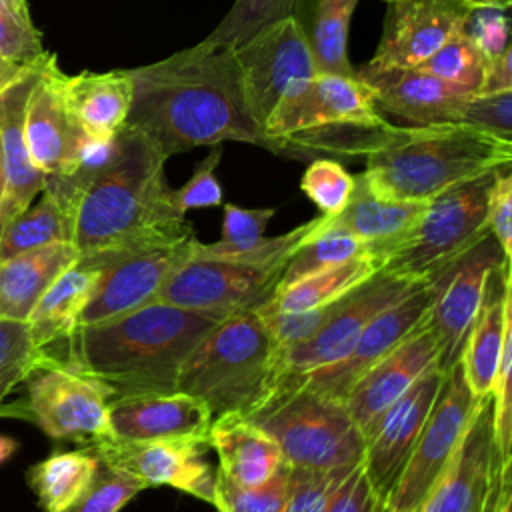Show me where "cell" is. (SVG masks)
Segmentation results:
<instances>
[{
	"mask_svg": "<svg viewBox=\"0 0 512 512\" xmlns=\"http://www.w3.org/2000/svg\"><path fill=\"white\" fill-rule=\"evenodd\" d=\"M130 76L134 98L126 126L146 136L166 160L228 140L272 150L246 106L230 48L198 42L160 62L130 68Z\"/></svg>",
	"mask_w": 512,
	"mask_h": 512,
	"instance_id": "1",
	"label": "cell"
},
{
	"mask_svg": "<svg viewBox=\"0 0 512 512\" xmlns=\"http://www.w3.org/2000/svg\"><path fill=\"white\" fill-rule=\"evenodd\" d=\"M166 158L140 132H118L116 158L82 190L72 214L78 264L104 268L130 254L194 238V226L174 202Z\"/></svg>",
	"mask_w": 512,
	"mask_h": 512,
	"instance_id": "2",
	"label": "cell"
},
{
	"mask_svg": "<svg viewBox=\"0 0 512 512\" xmlns=\"http://www.w3.org/2000/svg\"><path fill=\"white\" fill-rule=\"evenodd\" d=\"M218 318L152 302L128 314L80 326L64 344L66 362L110 390V400L176 392L178 372Z\"/></svg>",
	"mask_w": 512,
	"mask_h": 512,
	"instance_id": "3",
	"label": "cell"
},
{
	"mask_svg": "<svg viewBox=\"0 0 512 512\" xmlns=\"http://www.w3.org/2000/svg\"><path fill=\"white\" fill-rule=\"evenodd\" d=\"M364 160L360 178L374 194L426 202L450 186L510 166L512 140L464 122L392 124Z\"/></svg>",
	"mask_w": 512,
	"mask_h": 512,
	"instance_id": "4",
	"label": "cell"
},
{
	"mask_svg": "<svg viewBox=\"0 0 512 512\" xmlns=\"http://www.w3.org/2000/svg\"><path fill=\"white\" fill-rule=\"evenodd\" d=\"M278 346L256 312L218 320L186 356L176 392L206 404L212 418L254 414L278 382Z\"/></svg>",
	"mask_w": 512,
	"mask_h": 512,
	"instance_id": "5",
	"label": "cell"
},
{
	"mask_svg": "<svg viewBox=\"0 0 512 512\" xmlns=\"http://www.w3.org/2000/svg\"><path fill=\"white\" fill-rule=\"evenodd\" d=\"M386 124L372 88L358 76L316 72L284 92L264 134L274 154L338 160L352 154L364 130Z\"/></svg>",
	"mask_w": 512,
	"mask_h": 512,
	"instance_id": "6",
	"label": "cell"
},
{
	"mask_svg": "<svg viewBox=\"0 0 512 512\" xmlns=\"http://www.w3.org/2000/svg\"><path fill=\"white\" fill-rule=\"evenodd\" d=\"M248 420L276 440L288 466L338 470L362 462L366 438L342 400L298 386L274 392Z\"/></svg>",
	"mask_w": 512,
	"mask_h": 512,
	"instance_id": "7",
	"label": "cell"
},
{
	"mask_svg": "<svg viewBox=\"0 0 512 512\" xmlns=\"http://www.w3.org/2000/svg\"><path fill=\"white\" fill-rule=\"evenodd\" d=\"M498 170L446 188L426 202L416 224L392 246L384 268L428 280L488 234V194Z\"/></svg>",
	"mask_w": 512,
	"mask_h": 512,
	"instance_id": "8",
	"label": "cell"
},
{
	"mask_svg": "<svg viewBox=\"0 0 512 512\" xmlns=\"http://www.w3.org/2000/svg\"><path fill=\"white\" fill-rule=\"evenodd\" d=\"M110 390L94 376L50 362L26 378V394L0 406V416H16L38 426L48 438L94 446L110 438Z\"/></svg>",
	"mask_w": 512,
	"mask_h": 512,
	"instance_id": "9",
	"label": "cell"
},
{
	"mask_svg": "<svg viewBox=\"0 0 512 512\" xmlns=\"http://www.w3.org/2000/svg\"><path fill=\"white\" fill-rule=\"evenodd\" d=\"M506 502H510V468L498 456L492 396H486L418 512H498Z\"/></svg>",
	"mask_w": 512,
	"mask_h": 512,
	"instance_id": "10",
	"label": "cell"
},
{
	"mask_svg": "<svg viewBox=\"0 0 512 512\" xmlns=\"http://www.w3.org/2000/svg\"><path fill=\"white\" fill-rule=\"evenodd\" d=\"M478 402L462 374V364L444 372L436 400L414 450L384 504L394 512H418L424 498L454 456Z\"/></svg>",
	"mask_w": 512,
	"mask_h": 512,
	"instance_id": "11",
	"label": "cell"
},
{
	"mask_svg": "<svg viewBox=\"0 0 512 512\" xmlns=\"http://www.w3.org/2000/svg\"><path fill=\"white\" fill-rule=\"evenodd\" d=\"M282 268H256L228 260L188 258L164 280L154 302L228 318L264 308L280 280Z\"/></svg>",
	"mask_w": 512,
	"mask_h": 512,
	"instance_id": "12",
	"label": "cell"
},
{
	"mask_svg": "<svg viewBox=\"0 0 512 512\" xmlns=\"http://www.w3.org/2000/svg\"><path fill=\"white\" fill-rule=\"evenodd\" d=\"M420 280L382 266L368 280L346 292L340 298L338 312L324 328H320L308 340L280 350L276 388L340 360L352 348L366 324L384 308L400 300Z\"/></svg>",
	"mask_w": 512,
	"mask_h": 512,
	"instance_id": "13",
	"label": "cell"
},
{
	"mask_svg": "<svg viewBox=\"0 0 512 512\" xmlns=\"http://www.w3.org/2000/svg\"><path fill=\"white\" fill-rule=\"evenodd\" d=\"M504 260L508 258L488 232L428 278L432 300L426 314V328L440 346L438 368L442 374L460 362L482 302L486 278Z\"/></svg>",
	"mask_w": 512,
	"mask_h": 512,
	"instance_id": "14",
	"label": "cell"
},
{
	"mask_svg": "<svg viewBox=\"0 0 512 512\" xmlns=\"http://www.w3.org/2000/svg\"><path fill=\"white\" fill-rule=\"evenodd\" d=\"M230 50L238 64L246 106L262 128L284 92L316 74L308 40L294 16L258 30Z\"/></svg>",
	"mask_w": 512,
	"mask_h": 512,
	"instance_id": "15",
	"label": "cell"
},
{
	"mask_svg": "<svg viewBox=\"0 0 512 512\" xmlns=\"http://www.w3.org/2000/svg\"><path fill=\"white\" fill-rule=\"evenodd\" d=\"M108 464L126 470L150 486H170L218 506V472L204 458L210 448L204 436L156 440L106 438L90 446Z\"/></svg>",
	"mask_w": 512,
	"mask_h": 512,
	"instance_id": "16",
	"label": "cell"
},
{
	"mask_svg": "<svg viewBox=\"0 0 512 512\" xmlns=\"http://www.w3.org/2000/svg\"><path fill=\"white\" fill-rule=\"evenodd\" d=\"M430 300H432L430 284L428 280H420L400 300H396L394 304L384 308L380 314H376L360 332L352 348L340 360L324 368H318L310 374H304L298 380L276 388L274 392L304 386L318 394L344 400L352 384L370 366L382 360L388 352H392L402 340H406L412 332H416L426 322Z\"/></svg>",
	"mask_w": 512,
	"mask_h": 512,
	"instance_id": "17",
	"label": "cell"
},
{
	"mask_svg": "<svg viewBox=\"0 0 512 512\" xmlns=\"http://www.w3.org/2000/svg\"><path fill=\"white\" fill-rule=\"evenodd\" d=\"M62 82L64 72L58 66V56L46 52L24 108L28 154L44 176L70 172L90 140L66 104Z\"/></svg>",
	"mask_w": 512,
	"mask_h": 512,
	"instance_id": "18",
	"label": "cell"
},
{
	"mask_svg": "<svg viewBox=\"0 0 512 512\" xmlns=\"http://www.w3.org/2000/svg\"><path fill=\"white\" fill-rule=\"evenodd\" d=\"M472 6L464 0H398L388 4L382 38L362 70L416 68L460 34Z\"/></svg>",
	"mask_w": 512,
	"mask_h": 512,
	"instance_id": "19",
	"label": "cell"
},
{
	"mask_svg": "<svg viewBox=\"0 0 512 512\" xmlns=\"http://www.w3.org/2000/svg\"><path fill=\"white\" fill-rule=\"evenodd\" d=\"M444 374L438 368L424 372L378 420L366 438L362 468L382 500L402 474L426 416L436 400Z\"/></svg>",
	"mask_w": 512,
	"mask_h": 512,
	"instance_id": "20",
	"label": "cell"
},
{
	"mask_svg": "<svg viewBox=\"0 0 512 512\" xmlns=\"http://www.w3.org/2000/svg\"><path fill=\"white\" fill-rule=\"evenodd\" d=\"M194 238L130 254L100 268L94 292L80 316V326L98 324L152 304L172 270L192 258Z\"/></svg>",
	"mask_w": 512,
	"mask_h": 512,
	"instance_id": "21",
	"label": "cell"
},
{
	"mask_svg": "<svg viewBox=\"0 0 512 512\" xmlns=\"http://www.w3.org/2000/svg\"><path fill=\"white\" fill-rule=\"evenodd\" d=\"M438 360L440 346L424 322L352 384L342 402L364 438L424 372L438 368Z\"/></svg>",
	"mask_w": 512,
	"mask_h": 512,
	"instance_id": "22",
	"label": "cell"
},
{
	"mask_svg": "<svg viewBox=\"0 0 512 512\" xmlns=\"http://www.w3.org/2000/svg\"><path fill=\"white\" fill-rule=\"evenodd\" d=\"M42 58L26 66V70L0 92V232L12 218L32 206V200L42 192L46 180V176L34 166L24 140L26 98L36 80Z\"/></svg>",
	"mask_w": 512,
	"mask_h": 512,
	"instance_id": "23",
	"label": "cell"
},
{
	"mask_svg": "<svg viewBox=\"0 0 512 512\" xmlns=\"http://www.w3.org/2000/svg\"><path fill=\"white\" fill-rule=\"evenodd\" d=\"M274 208H242L224 204L222 238L210 244L192 240V258L228 260L256 268H284L292 252L312 234L318 218H312L290 232L266 238V226Z\"/></svg>",
	"mask_w": 512,
	"mask_h": 512,
	"instance_id": "24",
	"label": "cell"
},
{
	"mask_svg": "<svg viewBox=\"0 0 512 512\" xmlns=\"http://www.w3.org/2000/svg\"><path fill=\"white\" fill-rule=\"evenodd\" d=\"M356 76L372 88L380 114H392L410 126L458 122L462 104L472 96L418 68L358 70Z\"/></svg>",
	"mask_w": 512,
	"mask_h": 512,
	"instance_id": "25",
	"label": "cell"
},
{
	"mask_svg": "<svg viewBox=\"0 0 512 512\" xmlns=\"http://www.w3.org/2000/svg\"><path fill=\"white\" fill-rule=\"evenodd\" d=\"M510 330V260H504L498 266H494L486 278L482 302L460 358L464 380L476 400H482L492 394L502 346Z\"/></svg>",
	"mask_w": 512,
	"mask_h": 512,
	"instance_id": "26",
	"label": "cell"
},
{
	"mask_svg": "<svg viewBox=\"0 0 512 512\" xmlns=\"http://www.w3.org/2000/svg\"><path fill=\"white\" fill-rule=\"evenodd\" d=\"M108 420L110 438L156 440L178 436L208 438L214 418L198 398L184 392H170L110 400Z\"/></svg>",
	"mask_w": 512,
	"mask_h": 512,
	"instance_id": "27",
	"label": "cell"
},
{
	"mask_svg": "<svg viewBox=\"0 0 512 512\" xmlns=\"http://www.w3.org/2000/svg\"><path fill=\"white\" fill-rule=\"evenodd\" d=\"M348 204L336 216H322L320 226L346 232L362 240L370 254L382 264L392 246L416 224L426 208V202L392 200L374 194L358 176Z\"/></svg>",
	"mask_w": 512,
	"mask_h": 512,
	"instance_id": "28",
	"label": "cell"
},
{
	"mask_svg": "<svg viewBox=\"0 0 512 512\" xmlns=\"http://www.w3.org/2000/svg\"><path fill=\"white\" fill-rule=\"evenodd\" d=\"M62 86L66 104L88 138L108 140L126 126L134 98L130 70L64 74Z\"/></svg>",
	"mask_w": 512,
	"mask_h": 512,
	"instance_id": "29",
	"label": "cell"
},
{
	"mask_svg": "<svg viewBox=\"0 0 512 512\" xmlns=\"http://www.w3.org/2000/svg\"><path fill=\"white\" fill-rule=\"evenodd\" d=\"M208 444L218 454V476L238 486H258L284 464L276 440L242 414L216 416Z\"/></svg>",
	"mask_w": 512,
	"mask_h": 512,
	"instance_id": "30",
	"label": "cell"
},
{
	"mask_svg": "<svg viewBox=\"0 0 512 512\" xmlns=\"http://www.w3.org/2000/svg\"><path fill=\"white\" fill-rule=\"evenodd\" d=\"M78 262L72 242H58L0 260V318L26 322L48 286Z\"/></svg>",
	"mask_w": 512,
	"mask_h": 512,
	"instance_id": "31",
	"label": "cell"
},
{
	"mask_svg": "<svg viewBox=\"0 0 512 512\" xmlns=\"http://www.w3.org/2000/svg\"><path fill=\"white\" fill-rule=\"evenodd\" d=\"M96 280V268L76 262L48 286L26 320L38 348L52 356L58 346H64L74 336Z\"/></svg>",
	"mask_w": 512,
	"mask_h": 512,
	"instance_id": "32",
	"label": "cell"
},
{
	"mask_svg": "<svg viewBox=\"0 0 512 512\" xmlns=\"http://www.w3.org/2000/svg\"><path fill=\"white\" fill-rule=\"evenodd\" d=\"M98 468V454L90 446L52 452L32 464L26 482L44 512H64L90 486Z\"/></svg>",
	"mask_w": 512,
	"mask_h": 512,
	"instance_id": "33",
	"label": "cell"
},
{
	"mask_svg": "<svg viewBox=\"0 0 512 512\" xmlns=\"http://www.w3.org/2000/svg\"><path fill=\"white\" fill-rule=\"evenodd\" d=\"M382 268V262L374 256H360L330 268H324L316 274H310L302 280H296L274 292L272 300L264 306L274 312H304L318 306H326L336 298L344 296L374 272Z\"/></svg>",
	"mask_w": 512,
	"mask_h": 512,
	"instance_id": "34",
	"label": "cell"
},
{
	"mask_svg": "<svg viewBox=\"0 0 512 512\" xmlns=\"http://www.w3.org/2000/svg\"><path fill=\"white\" fill-rule=\"evenodd\" d=\"M308 4V22H300L316 72L356 76L348 60V26L358 0H300ZM298 4V6H300Z\"/></svg>",
	"mask_w": 512,
	"mask_h": 512,
	"instance_id": "35",
	"label": "cell"
},
{
	"mask_svg": "<svg viewBox=\"0 0 512 512\" xmlns=\"http://www.w3.org/2000/svg\"><path fill=\"white\" fill-rule=\"evenodd\" d=\"M58 242H72V216L42 190L40 202L28 206L0 232V260Z\"/></svg>",
	"mask_w": 512,
	"mask_h": 512,
	"instance_id": "36",
	"label": "cell"
},
{
	"mask_svg": "<svg viewBox=\"0 0 512 512\" xmlns=\"http://www.w3.org/2000/svg\"><path fill=\"white\" fill-rule=\"evenodd\" d=\"M320 220H322V216L318 218V224L312 230V234L286 260L276 290H280L296 280H302L310 274H316L324 268H330V266H336V264L360 258V256H372L370 248L362 240H358L346 232H340V230L322 228Z\"/></svg>",
	"mask_w": 512,
	"mask_h": 512,
	"instance_id": "37",
	"label": "cell"
},
{
	"mask_svg": "<svg viewBox=\"0 0 512 512\" xmlns=\"http://www.w3.org/2000/svg\"><path fill=\"white\" fill-rule=\"evenodd\" d=\"M298 4L300 0H234L220 24L200 44L208 48H236L258 30L296 16Z\"/></svg>",
	"mask_w": 512,
	"mask_h": 512,
	"instance_id": "38",
	"label": "cell"
},
{
	"mask_svg": "<svg viewBox=\"0 0 512 512\" xmlns=\"http://www.w3.org/2000/svg\"><path fill=\"white\" fill-rule=\"evenodd\" d=\"M50 362L56 358L34 344L28 322L0 318V406L18 384Z\"/></svg>",
	"mask_w": 512,
	"mask_h": 512,
	"instance_id": "39",
	"label": "cell"
},
{
	"mask_svg": "<svg viewBox=\"0 0 512 512\" xmlns=\"http://www.w3.org/2000/svg\"><path fill=\"white\" fill-rule=\"evenodd\" d=\"M416 68L458 90L478 94L484 74V58L462 34H456Z\"/></svg>",
	"mask_w": 512,
	"mask_h": 512,
	"instance_id": "40",
	"label": "cell"
},
{
	"mask_svg": "<svg viewBox=\"0 0 512 512\" xmlns=\"http://www.w3.org/2000/svg\"><path fill=\"white\" fill-rule=\"evenodd\" d=\"M144 488L142 480L98 456V468L90 486L64 512H120Z\"/></svg>",
	"mask_w": 512,
	"mask_h": 512,
	"instance_id": "41",
	"label": "cell"
},
{
	"mask_svg": "<svg viewBox=\"0 0 512 512\" xmlns=\"http://www.w3.org/2000/svg\"><path fill=\"white\" fill-rule=\"evenodd\" d=\"M356 178L332 158H314L302 174L300 190L318 206L322 216H336L350 200Z\"/></svg>",
	"mask_w": 512,
	"mask_h": 512,
	"instance_id": "42",
	"label": "cell"
},
{
	"mask_svg": "<svg viewBox=\"0 0 512 512\" xmlns=\"http://www.w3.org/2000/svg\"><path fill=\"white\" fill-rule=\"evenodd\" d=\"M290 466L284 462L266 482L238 486L218 476V506L224 512H282L288 492Z\"/></svg>",
	"mask_w": 512,
	"mask_h": 512,
	"instance_id": "43",
	"label": "cell"
},
{
	"mask_svg": "<svg viewBox=\"0 0 512 512\" xmlns=\"http://www.w3.org/2000/svg\"><path fill=\"white\" fill-rule=\"evenodd\" d=\"M350 470L352 468L312 470L290 466L288 492L282 512H326L330 496Z\"/></svg>",
	"mask_w": 512,
	"mask_h": 512,
	"instance_id": "44",
	"label": "cell"
},
{
	"mask_svg": "<svg viewBox=\"0 0 512 512\" xmlns=\"http://www.w3.org/2000/svg\"><path fill=\"white\" fill-rule=\"evenodd\" d=\"M460 34L480 52L484 62L498 58L510 48L508 8L472 6L462 22Z\"/></svg>",
	"mask_w": 512,
	"mask_h": 512,
	"instance_id": "45",
	"label": "cell"
},
{
	"mask_svg": "<svg viewBox=\"0 0 512 512\" xmlns=\"http://www.w3.org/2000/svg\"><path fill=\"white\" fill-rule=\"evenodd\" d=\"M222 158V144L210 146V152L196 164L192 176L178 190L172 188L174 206L186 214L192 208H210L222 204V186L216 168Z\"/></svg>",
	"mask_w": 512,
	"mask_h": 512,
	"instance_id": "46",
	"label": "cell"
},
{
	"mask_svg": "<svg viewBox=\"0 0 512 512\" xmlns=\"http://www.w3.org/2000/svg\"><path fill=\"white\" fill-rule=\"evenodd\" d=\"M458 122L512 140V90L468 96L460 108Z\"/></svg>",
	"mask_w": 512,
	"mask_h": 512,
	"instance_id": "47",
	"label": "cell"
},
{
	"mask_svg": "<svg viewBox=\"0 0 512 512\" xmlns=\"http://www.w3.org/2000/svg\"><path fill=\"white\" fill-rule=\"evenodd\" d=\"M48 50L34 22H24L10 12H0V56L16 64H34Z\"/></svg>",
	"mask_w": 512,
	"mask_h": 512,
	"instance_id": "48",
	"label": "cell"
},
{
	"mask_svg": "<svg viewBox=\"0 0 512 512\" xmlns=\"http://www.w3.org/2000/svg\"><path fill=\"white\" fill-rule=\"evenodd\" d=\"M488 230L498 242L504 256L510 260L512 254V174L510 166L496 172L494 184L488 194L486 208Z\"/></svg>",
	"mask_w": 512,
	"mask_h": 512,
	"instance_id": "49",
	"label": "cell"
},
{
	"mask_svg": "<svg viewBox=\"0 0 512 512\" xmlns=\"http://www.w3.org/2000/svg\"><path fill=\"white\" fill-rule=\"evenodd\" d=\"M384 500L372 488L362 462L352 468L328 500L326 512H380Z\"/></svg>",
	"mask_w": 512,
	"mask_h": 512,
	"instance_id": "50",
	"label": "cell"
},
{
	"mask_svg": "<svg viewBox=\"0 0 512 512\" xmlns=\"http://www.w3.org/2000/svg\"><path fill=\"white\" fill-rule=\"evenodd\" d=\"M512 90V48L504 50L498 58L484 62V74L478 94Z\"/></svg>",
	"mask_w": 512,
	"mask_h": 512,
	"instance_id": "51",
	"label": "cell"
},
{
	"mask_svg": "<svg viewBox=\"0 0 512 512\" xmlns=\"http://www.w3.org/2000/svg\"><path fill=\"white\" fill-rule=\"evenodd\" d=\"M26 66H30V64H16V62H10L0 56V92L4 88H8L26 70Z\"/></svg>",
	"mask_w": 512,
	"mask_h": 512,
	"instance_id": "52",
	"label": "cell"
},
{
	"mask_svg": "<svg viewBox=\"0 0 512 512\" xmlns=\"http://www.w3.org/2000/svg\"><path fill=\"white\" fill-rule=\"evenodd\" d=\"M4 4L8 6V10L24 20V22H32V16H30V8H28V0H4Z\"/></svg>",
	"mask_w": 512,
	"mask_h": 512,
	"instance_id": "53",
	"label": "cell"
},
{
	"mask_svg": "<svg viewBox=\"0 0 512 512\" xmlns=\"http://www.w3.org/2000/svg\"><path fill=\"white\" fill-rule=\"evenodd\" d=\"M16 450H18V442L6 434H0V464L12 458Z\"/></svg>",
	"mask_w": 512,
	"mask_h": 512,
	"instance_id": "54",
	"label": "cell"
},
{
	"mask_svg": "<svg viewBox=\"0 0 512 512\" xmlns=\"http://www.w3.org/2000/svg\"><path fill=\"white\" fill-rule=\"evenodd\" d=\"M468 6H498V8H510L512 0H464Z\"/></svg>",
	"mask_w": 512,
	"mask_h": 512,
	"instance_id": "55",
	"label": "cell"
},
{
	"mask_svg": "<svg viewBox=\"0 0 512 512\" xmlns=\"http://www.w3.org/2000/svg\"><path fill=\"white\" fill-rule=\"evenodd\" d=\"M498 512H510V502H506V504H502V508L498 510Z\"/></svg>",
	"mask_w": 512,
	"mask_h": 512,
	"instance_id": "56",
	"label": "cell"
},
{
	"mask_svg": "<svg viewBox=\"0 0 512 512\" xmlns=\"http://www.w3.org/2000/svg\"><path fill=\"white\" fill-rule=\"evenodd\" d=\"M0 200H2V168H0Z\"/></svg>",
	"mask_w": 512,
	"mask_h": 512,
	"instance_id": "57",
	"label": "cell"
},
{
	"mask_svg": "<svg viewBox=\"0 0 512 512\" xmlns=\"http://www.w3.org/2000/svg\"><path fill=\"white\" fill-rule=\"evenodd\" d=\"M380 512H394V510H390V508H388V506H386V504H384V506H382V510H380Z\"/></svg>",
	"mask_w": 512,
	"mask_h": 512,
	"instance_id": "58",
	"label": "cell"
},
{
	"mask_svg": "<svg viewBox=\"0 0 512 512\" xmlns=\"http://www.w3.org/2000/svg\"><path fill=\"white\" fill-rule=\"evenodd\" d=\"M386 4H392V2H398V0H384Z\"/></svg>",
	"mask_w": 512,
	"mask_h": 512,
	"instance_id": "59",
	"label": "cell"
},
{
	"mask_svg": "<svg viewBox=\"0 0 512 512\" xmlns=\"http://www.w3.org/2000/svg\"><path fill=\"white\" fill-rule=\"evenodd\" d=\"M218 512H224V510H220V508H218Z\"/></svg>",
	"mask_w": 512,
	"mask_h": 512,
	"instance_id": "60",
	"label": "cell"
}]
</instances>
